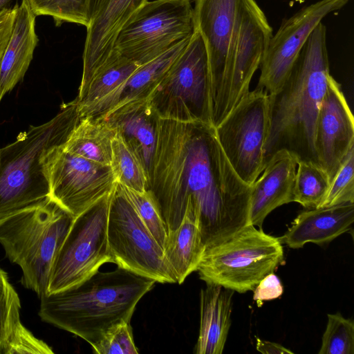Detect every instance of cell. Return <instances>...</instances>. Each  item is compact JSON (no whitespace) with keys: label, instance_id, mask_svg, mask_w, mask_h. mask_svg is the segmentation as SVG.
<instances>
[{"label":"cell","instance_id":"cell-39","mask_svg":"<svg viewBox=\"0 0 354 354\" xmlns=\"http://www.w3.org/2000/svg\"><path fill=\"white\" fill-rule=\"evenodd\" d=\"M12 0H0V10L6 7Z\"/></svg>","mask_w":354,"mask_h":354},{"label":"cell","instance_id":"cell-26","mask_svg":"<svg viewBox=\"0 0 354 354\" xmlns=\"http://www.w3.org/2000/svg\"><path fill=\"white\" fill-rule=\"evenodd\" d=\"M294 187L293 202L308 209L318 208L330 187L326 171L319 166L306 161H298Z\"/></svg>","mask_w":354,"mask_h":354},{"label":"cell","instance_id":"cell-20","mask_svg":"<svg viewBox=\"0 0 354 354\" xmlns=\"http://www.w3.org/2000/svg\"><path fill=\"white\" fill-rule=\"evenodd\" d=\"M353 221L354 203L310 209L295 218L280 240L293 249L307 243L323 245L349 232Z\"/></svg>","mask_w":354,"mask_h":354},{"label":"cell","instance_id":"cell-27","mask_svg":"<svg viewBox=\"0 0 354 354\" xmlns=\"http://www.w3.org/2000/svg\"><path fill=\"white\" fill-rule=\"evenodd\" d=\"M111 168L117 183L139 192H146L148 177L140 160L117 134L112 143Z\"/></svg>","mask_w":354,"mask_h":354},{"label":"cell","instance_id":"cell-28","mask_svg":"<svg viewBox=\"0 0 354 354\" xmlns=\"http://www.w3.org/2000/svg\"><path fill=\"white\" fill-rule=\"evenodd\" d=\"M36 16L51 17L57 26L69 22L88 26V0H28Z\"/></svg>","mask_w":354,"mask_h":354},{"label":"cell","instance_id":"cell-3","mask_svg":"<svg viewBox=\"0 0 354 354\" xmlns=\"http://www.w3.org/2000/svg\"><path fill=\"white\" fill-rule=\"evenodd\" d=\"M80 120L75 100L48 122L30 126L0 149V221L50 198L44 157L66 142Z\"/></svg>","mask_w":354,"mask_h":354},{"label":"cell","instance_id":"cell-36","mask_svg":"<svg viewBox=\"0 0 354 354\" xmlns=\"http://www.w3.org/2000/svg\"><path fill=\"white\" fill-rule=\"evenodd\" d=\"M18 3L12 8L0 10V59L10 39L16 17Z\"/></svg>","mask_w":354,"mask_h":354},{"label":"cell","instance_id":"cell-15","mask_svg":"<svg viewBox=\"0 0 354 354\" xmlns=\"http://www.w3.org/2000/svg\"><path fill=\"white\" fill-rule=\"evenodd\" d=\"M315 149L330 183L354 146V121L340 84L330 76L315 132Z\"/></svg>","mask_w":354,"mask_h":354},{"label":"cell","instance_id":"cell-4","mask_svg":"<svg viewBox=\"0 0 354 354\" xmlns=\"http://www.w3.org/2000/svg\"><path fill=\"white\" fill-rule=\"evenodd\" d=\"M74 217L50 198L0 221V243L22 270L21 282L38 297L48 293L55 259Z\"/></svg>","mask_w":354,"mask_h":354},{"label":"cell","instance_id":"cell-35","mask_svg":"<svg viewBox=\"0 0 354 354\" xmlns=\"http://www.w3.org/2000/svg\"><path fill=\"white\" fill-rule=\"evenodd\" d=\"M253 291V300L257 301L259 307L265 301L280 297L283 292V288L278 277L271 272L260 281Z\"/></svg>","mask_w":354,"mask_h":354},{"label":"cell","instance_id":"cell-24","mask_svg":"<svg viewBox=\"0 0 354 354\" xmlns=\"http://www.w3.org/2000/svg\"><path fill=\"white\" fill-rule=\"evenodd\" d=\"M116 130L101 117H86L71 133L63 149L87 160L110 165Z\"/></svg>","mask_w":354,"mask_h":354},{"label":"cell","instance_id":"cell-18","mask_svg":"<svg viewBox=\"0 0 354 354\" xmlns=\"http://www.w3.org/2000/svg\"><path fill=\"white\" fill-rule=\"evenodd\" d=\"M297 160L286 149L276 151L266 164L262 174L252 185L250 223L261 228L266 217L277 207L293 202Z\"/></svg>","mask_w":354,"mask_h":354},{"label":"cell","instance_id":"cell-23","mask_svg":"<svg viewBox=\"0 0 354 354\" xmlns=\"http://www.w3.org/2000/svg\"><path fill=\"white\" fill-rule=\"evenodd\" d=\"M167 263L177 283L181 284L196 271L205 250L195 211L187 207L178 227L168 232L164 247Z\"/></svg>","mask_w":354,"mask_h":354},{"label":"cell","instance_id":"cell-13","mask_svg":"<svg viewBox=\"0 0 354 354\" xmlns=\"http://www.w3.org/2000/svg\"><path fill=\"white\" fill-rule=\"evenodd\" d=\"M349 0H319L305 6L284 21L271 37L261 63L258 86L268 94L281 88L311 32L329 13Z\"/></svg>","mask_w":354,"mask_h":354},{"label":"cell","instance_id":"cell-17","mask_svg":"<svg viewBox=\"0 0 354 354\" xmlns=\"http://www.w3.org/2000/svg\"><path fill=\"white\" fill-rule=\"evenodd\" d=\"M100 117L116 130L117 134L135 153L149 181L160 118L148 99L127 102Z\"/></svg>","mask_w":354,"mask_h":354},{"label":"cell","instance_id":"cell-7","mask_svg":"<svg viewBox=\"0 0 354 354\" xmlns=\"http://www.w3.org/2000/svg\"><path fill=\"white\" fill-rule=\"evenodd\" d=\"M194 30L191 0H148L122 28L115 50L141 66L191 37Z\"/></svg>","mask_w":354,"mask_h":354},{"label":"cell","instance_id":"cell-6","mask_svg":"<svg viewBox=\"0 0 354 354\" xmlns=\"http://www.w3.org/2000/svg\"><path fill=\"white\" fill-rule=\"evenodd\" d=\"M160 119L212 124L211 82L206 48L195 28L148 98Z\"/></svg>","mask_w":354,"mask_h":354},{"label":"cell","instance_id":"cell-25","mask_svg":"<svg viewBox=\"0 0 354 354\" xmlns=\"http://www.w3.org/2000/svg\"><path fill=\"white\" fill-rule=\"evenodd\" d=\"M140 66L116 52L94 73L80 98L78 109H84L121 86Z\"/></svg>","mask_w":354,"mask_h":354},{"label":"cell","instance_id":"cell-8","mask_svg":"<svg viewBox=\"0 0 354 354\" xmlns=\"http://www.w3.org/2000/svg\"><path fill=\"white\" fill-rule=\"evenodd\" d=\"M111 193L74 218L53 264L48 293L75 286L113 263L107 236Z\"/></svg>","mask_w":354,"mask_h":354},{"label":"cell","instance_id":"cell-12","mask_svg":"<svg viewBox=\"0 0 354 354\" xmlns=\"http://www.w3.org/2000/svg\"><path fill=\"white\" fill-rule=\"evenodd\" d=\"M49 198L73 217H76L109 194L116 185L110 165L72 154L63 145L44 157Z\"/></svg>","mask_w":354,"mask_h":354},{"label":"cell","instance_id":"cell-38","mask_svg":"<svg viewBox=\"0 0 354 354\" xmlns=\"http://www.w3.org/2000/svg\"><path fill=\"white\" fill-rule=\"evenodd\" d=\"M104 0H88V8L90 20L97 12Z\"/></svg>","mask_w":354,"mask_h":354},{"label":"cell","instance_id":"cell-10","mask_svg":"<svg viewBox=\"0 0 354 354\" xmlns=\"http://www.w3.org/2000/svg\"><path fill=\"white\" fill-rule=\"evenodd\" d=\"M269 124L268 93L257 85L215 127L218 141L230 164L250 186L264 168Z\"/></svg>","mask_w":354,"mask_h":354},{"label":"cell","instance_id":"cell-33","mask_svg":"<svg viewBox=\"0 0 354 354\" xmlns=\"http://www.w3.org/2000/svg\"><path fill=\"white\" fill-rule=\"evenodd\" d=\"M97 354H137L130 322H122L109 328L91 346Z\"/></svg>","mask_w":354,"mask_h":354},{"label":"cell","instance_id":"cell-16","mask_svg":"<svg viewBox=\"0 0 354 354\" xmlns=\"http://www.w3.org/2000/svg\"><path fill=\"white\" fill-rule=\"evenodd\" d=\"M148 0H104L86 27L83 72L77 98L84 95L96 71L117 51L115 44L123 26Z\"/></svg>","mask_w":354,"mask_h":354},{"label":"cell","instance_id":"cell-22","mask_svg":"<svg viewBox=\"0 0 354 354\" xmlns=\"http://www.w3.org/2000/svg\"><path fill=\"white\" fill-rule=\"evenodd\" d=\"M234 291L206 283L200 293V328L196 354H221L231 326Z\"/></svg>","mask_w":354,"mask_h":354},{"label":"cell","instance_id":"cell-19","mask_svg":"<svg viewBox=\"0 0 354 354\" xmlns=\"http://www.w3.org/2000/svg\"><path fill=\"white\" fill-rule=\"evenodd\" d=\"M190 38L180 41L158 57L140 66L121 86L98 101L79 110L81 118H97L127 102L148 99Z\"/></svg>","mask_w":354,"mask_h":354},{"label":"cell","instance_id":"cell-32","mask_svg":"<svg viewBox=\"0 0 354 354\" xmlns=\"http://www.w3.org/2000/svg\"><path fill=\"white\" fill-rule=\"evenodd\" d=\"M354 203V146L330 183L319 207Z\"/></svg>","mask_w":354,"mask_h":354},{"label":"cell","instance_id":"cell-9","mask_svg":"<svg viewBox=\"0 0 354 354\" xmlns=\"http://www.w3.org/2000/svg\"><path fill=\"white\" fill-rule=\"evenodd\" d=\"M107 236L113 263L156 282L177 283L164 250L116 183L111 193Z\"/></svg>","mask_w":354,"mask_h":354},{"label":"cell","instance_id":"cell-11","mask_svg":"<svg viewBox=\"0 0 354 354\" xmlns=\"http://www.w3.org/2000/svg\"><path fill=\"white\" fill-rule=\"evenodd\" d=\"M272 36V29L256 1L239 0L226 61L223 100L214 127L249 91Z\"/></svg>","mask_w":354,"mask_h":354},{"label":"cell","instance_id":"cell-2","mask_svg":"<svg viewBox=\"0 0 354 354\" xmlns=\"http://www.w3.org/2000/svg\"><path fill=\"white\" fill-rule=\"evenodd\" d=\"M155 283L119 267L98 270L75 286L41 297L39 315L92 346L114 325L130 322L137 304Z\"/></svg>","mask_w":354,"mask_h":354},{"label":"cell","instance_id":"cell-14","mask_svg":"<svg viewBox=\"0 0 354 354\" xmlns=\"http://www.w3.org/2000/svg\"><path fill=\"white\" fill-rule=\"evenodd\" d=\"M194 27L204 41L209 70L214 126L223 95L226 61L239 0H194Z\"/></svg>","mask_w":354,"mask_h":354},{"label":"cell","instance_id":"cell-5","mask_svg":"<svg viewBox=\"0 0 354 354\" xmlns=\"http://www.w3.org/2000/svg\"><path fill=\"white\" fill-rule=\"evenodd\" d=\"M283 261L280 239L249 224L223 241L205 248L196 271L206 283L245 293Z\"/></svg>","mask_w":354,"mask_h":354},{"label":"cell","instance_id":"cell-29","mask_svg":"<svg viewBox=\"0 0 354 354\" xmlns=\"http://www.w3.org/2000/svg\"><path fill=\"white\" fill-rule=\"evenodd\" d=\"M21 303L10 283L8 274L0 268V354H5L10 339L20 322Z\"/></svg>","mask_w":354,"mask_h":354},{"label":"cell","instance_id":"cell-21","mask_svg":"<svg viewBox=\"0 0 354 354\" xmlns=\"http://www.w3.org/2000/svg\"><path fill=\"white\" fill-rule=\"evenodd\" d=\"M36 15L28 0L18 4L12 31L0 59V102L23 80L37 46Z\"/></svg>","mask_w":354,"mask_h":354},{"label":"cell","instance_id":"cell-30","mask_svg":"<svg viewBox=\"0 0 354 354\" xmlns=\"http://www.w3.org/2000/svg\"><path fill=\"white\" fill-rule=\"evenodd\" d=\"M319 354H353L354 322L340 313L328 314Z\"/></svg>","mask_w":354,"mask_h":354},{"label":"cell","instance_id":"cell-31","mask_svg":"<svg viewBox=\"0 0 354 354\" xmlns=\"http://www.w3.org/2000/svg\"><path fill=\"white\" fill-rule=\"evenodd\" d=\"M120 185L124 194L139 217L160 247L164 249L167 238V228L149 194L147 192H139Z\"/></svg>","mask_w":354,"mask_h":354},{"label":"cell","instance_id":"cell-37","mask_svg":"<svg viewBox=\"0 0 354 354\" xmlns=\"http://www.w3.org/2000/svg\"><path fill=\"white\" fill-rule=\"evenodd\" d=\"M257 350L263 354H284V353H293V352L288 348L283 346L282 345L272 342L266 340L261 339L259 337L256 338Z\"/></svg>","mask_w":354,"mask_h":354},{"label":"cell","instance_id":"cell-34","mask_svg":"<svg viewBox=\"0 0 354 354\" xmlns=\"http://www.w3.org/2000/svg\"><path fill=\"white\" fill-rule=\"evenodd\" d=\"M14 353L53 354L54 352L44 342L35 337L20 322L5 352V354Z\"/></svg>","mask_w":354,"mask_h":354},{"label":"cell","instance_id":"cell-1","mask_svg":"<svg viewBox=\"0 0 354 354\" xmlns=\"http://www.w3.org/2000/svg\"><path fill=\"white\" fill-rule=\"evenodd\" d=\"M330 76L326 28L320 22L308 37L281 88L268 94L270 124L264 167L280 149L290 152L297 162L321 167L315 149V132Z\"/></svg>","mask_w":354,"mask_h":354}]
</instances>
